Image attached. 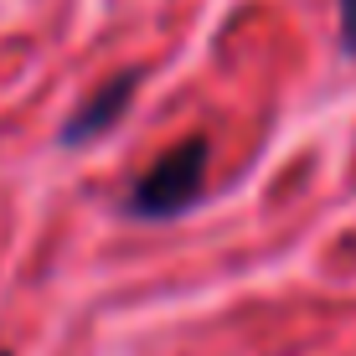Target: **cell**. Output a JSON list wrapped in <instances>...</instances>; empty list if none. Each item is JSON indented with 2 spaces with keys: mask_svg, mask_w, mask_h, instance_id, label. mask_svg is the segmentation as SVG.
Returning a JSON list of instances; mask_svg holds the SVG:
<instances>
[{
  "mask_svg": "<svg viewBox=\"0 0 356 356\" xmlns=\"http://www.w3.org/2000/svg\"><path fill=\"white\" fill-rule=\"evenodd\" d=\"M207 134H191V140L170 145V150L134 181V191L124 196V217H140V222H165V217L191 212L207 196Z\"/></svg>",
  "mask_w": 356,
  "mask_h": 356,
  "instance_id": "6da1fadb",
  "label": "cell"
},
{
  "mask_svg": "<svg viewBox=\"0 0 356 356\" xmlns=\"http://www.w3.org/2000/svg\"><path fill=\"white\" fill-rule=\"evenodd\" d=\"M134 83H140L134 72H119V78H108L98 93H88V98H83V104L63 119V129H57V145H63V150H78V145L104 140V134L129 114V104H134Z\"/></svg>",
  "mask_w": 356,
  "mask_h": 356,
  "instance_id": "7a4b0ae2",
  "label": "cell"
},
{
  "mask_svg": "<svg viewBox=\"0 0 356 356\" xmlns=\"http://www.w3.org/2000/svg\"><path fill=\"white\" fill-rule=\"evenodd\" d=\"M336 26H341V52L356 57V0H336Z\"/></svg>",
  "mask_w": 356,
  "mask_h": 356,
  "instance_id": "3957f363",
  "label": "cell"
},
{
  "mask_svg": "<svg viewBox=\"0 0 356 356\" xmlns=\"http://www.w3.org/2000/svg\"><path fill=\"white\" fill-rule=\"evenodd\" d=\"M0 356H10V351H0Z\"/></svg>",
  "mask_w": 356,
  "mask_h": 356,
  "instance_id": "277c9868",
  "label": "cell"
}]
</instances>
